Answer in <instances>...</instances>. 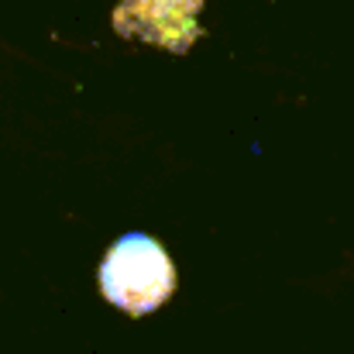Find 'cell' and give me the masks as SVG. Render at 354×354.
<instances>
[{"label": "cell", "mask_w": 354, "mask_h": 354, "mask_svg": "<svg viewBox=\"0 0 354 354\" xmlns=\"http://www.w3.org/2000/svg\"><path fill=\"white\" fill-rule=\"evenodd\" d=\"M100 292L124 313L145 317L176 292V265L155 237L124 234L100 261Z\"/></svg>", "instance_id": "cell-1"}, {"label": "cell", "mask_w": 354, "mask_h": 354, "mask_svg": "<svg viewBox=\"0 0 354 354\" xmlns=\"http://www.w3.org/2000/svg\"><path fill=\"white\" fill-rule=\"evenodd\" d=\"M200 7L203 0H120L111 21L124 38H141L148 45L183 55L203 35L196 21Z\"/></svg>", "instance_id": "cell-2"}]
</instances>
